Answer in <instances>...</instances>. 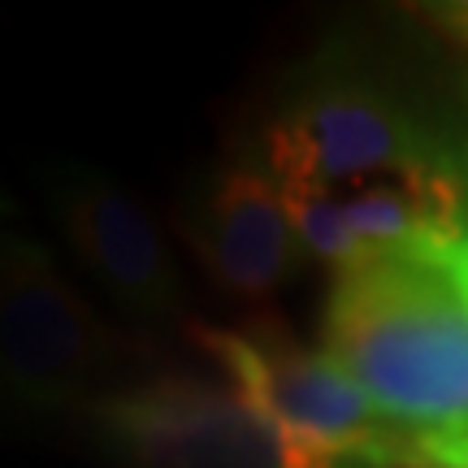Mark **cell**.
<instances>
[{
  "mask_svg": "<svg viewBox=\"0 0 468 468\" xmlns=\"http://www.w3.org/2000/svg\"><path fill=\"white\" fill-rule=\"evenodd\" d=\"M321 351L408 434L468 430V300L447 251L395 248L335 269Z\"/></svg>",
  "mask_w": 468,
  "mask_h": 468,
  "instance_id": "obj_1",
  "label": "cell"
},
{
  "mask_svg": "<svg viewBox=\"0 0 468 468\" xmlns=\"http://www.w3.org/2000/svg\"><path fill=\"white\" fill-rule=\"evenodd\" d=\"M256 152L282 191H347L464 169L468 122L347 52H325L291 83Z\"/></svg>",
  "mask_w": 468,
  "mask_h": 468,
  "instance_id": "obj_2",
  "label": "cell"
},
{
  "mask_svg": "<svg viewBox=\"0 0 468 468\" xmlns=\"http://www.w3.org/2000/svg\"><path fill=\"white\" fill-rule=\"evenodd\" d=\"M186 343L278 434L286 468H412L417 434L386 420L325 351L300 343L278 317L186 321Z\"/></svg>",
  "mask_w": 468,
  "mask_h": 468,
  "instance_id": "obj_3",
  "label": "cell"
},
{
  "mask_svg": "<svg viewBox=\"0 0 468 468\" xmlns=\"http://www.w3.org/2000/svg\"><path fill=\"white\" fill-rule=\"evenodd\" d=\"M161 365L156 343L117 330L69 286L48 243L0 230V368L31 425L74 420L96 395Z\"/></svg>",
  "mask_w": 468,
  "mask_h": 468,
  "instance_id": "obj_4",
  "label": "cell"
},
{
  "mask_svg": "<svg viewBox=\"0 0 468 468\" xmlns=\"http://www.w3.org/2000/svg\"><path fill=\"white\" fill-rule=\"evenodd\" d=\"M122 468H286L282 442L226 382L191 368H148L74 417Z\"/></svg>",
  "mask_w": 468,
  "mask_h": 468,
  "instance_id": "obj_5",
  "label": "cell"
},
{
  "mask_svg": "<svg viewBox=\"0 0 468 468\" xmlns=\"http://www.w3.org/2000/svg\"><path fill=\"white\" fill-rule=\"evenodd\" d=\"M39 191L74 261L101 282L109 300L144 321H183L186 286L178 261L134 191L79 161L39 169Z\"/></svg>",
  "mask_w": 468,
  "mask_h": 468,
  "instance_id": "obj_6",
  "label": "cell"
},
{
  "mask_svg": "<svg viewBox=\"0 0 468 468\" xmlns=\"http://www.w3.org/2000/svg\"><path fill=\"white\" fill-rule=\"evenodd\" d=\"M191 261L226 300H269L303 265V248L282 186L261 152H234L208 169L174 213Z\"/></svg>",
  "mask_w": 468,
  "mask_h": 468,
  "instance_id": "obj_7",
  "label": "cell"
},
{
  "mask_svg": "<svg viewBox=\"0 0 468 468\" xmlns=\"http://www.w3.org/2000/svg\"><path fill=\"white\" fill-rule=\"evenodd\" d=\"M412 468H468V430L464 434H417Z\"/></svg>",
  "mask_w": 468,
  "mask_h": 468,
  "instance_id": "obj_8",
  "label": "cell"
},
{
  "mask_svg": "<svg viewBox=\"0 0 468 468\" xmlns=\"http://www.w3.org/2000/svg\"><path fill=\"white\" fill-rule=\"evenodd\" d=\"M425 17H430V22H434V27L447 35L452 44L468 48V0H455V5H430V9H425Z\"/></svg>",
  "mask_w": 468,
  "mask_h": 468,
  "instance_id": "obj_9",
  "label": "cell"
},
{
  "mask_svg": "<svg viewBox=\"0 0 468 468\" xmlns=\"http://www.w3.org/2000/svg\"><path fill=\"white\" fill-rule=\"evenodd\" d=\"M27 425H31V417H27V408H22V399L14 395V386L0 368V430H27Z\"/></svg>",
  "mask_w": 468,
  "mask_h": 468,
  "instance_id": "obj_10",
  "label": "cell"
},
{
  "mask_svg": "<svg viewBox=\"0 0 468 468\" xmlns=\"http://www.w3.org/2000/svg\"><path fill=\"white\" fill-rule=\"evenodd\" d=\"M447 269H452L455 286L464 291V300H468V239H464V243H455V248L447 251Z\"/></svg>",
  "mask_w": 468,
  "mask_h": 468,
  "instance_id": "obj_11",
  "label": "cell"
},
{
  "mask_svg": "<svg viewBox=\"0 0 468 468\" xmlns=\"http://www.w3.org/2000/svg\"><path fill=\"white\" fill-rule=\"evenodd\" d=\"M22 218V208H17V200L0 186V230H14V221Z\"/></svg>",
  "mask_w": 468,
  "mask_h": 468,
  "instance_id": "obj_12",
  "label": "cell"
}]
</instances>
